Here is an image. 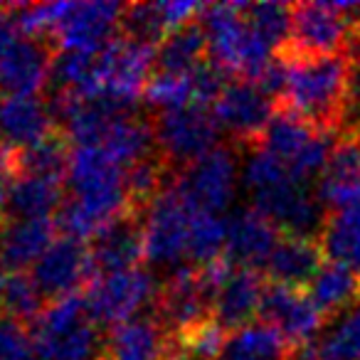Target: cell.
<instances>
[{"mask_svg": "<svg viewBox=\"0 0 360 360\" xmlns=\"http://www.w3.org/2000/svg\"><path fill=\"white\" fill-rule=\"evenodd\" d=\"M360 3H299L291 6V37L279 57L309 60V57L345 55L358 35Z\"/></svg>", "mask_w": 360, "mask_h": 360, "instance_id": "5", "label": "cell"}, {"mask_svg": "<svg viewBox=\"0 0 360 360\" xmlns=\"http://www.w3.org/2000/svg\"><path fill=\"white\" fill-rule=\"evenodd\" d=\"M309 296L326 319H333L360 296V274L348 266L326 262L309 284Z\"/></svg>", "mask_w": 360, "mask_h": 360, "instance_id": "31", "label": "cell"}, {"mask_svg": "<svg viewBox=\"0 0 360 360\" xmlns=\"http://www.w3.org/2000/svg\"><path fill=\"white\" fill-rule=\"evenodd\" d=\"M215 291L207 284L202 271L193 264H186L168 274L165 284H160L153 304V319L175 338L198 330L210 323Z\"/></svg>", "mask_w": 360, "mask_h": 360, "instance_id": "9", "label": "cell"}, {"mask_svg": "<svg viewBox=\"0 0 360 360\" xmlns=\"http://www.w3.org/2000/svg\"><path fill=\"white\" fill-rule=\"evenodd\" d=\"M158 289L160 286L155 284L153 271L136 266L119 274L94 276L84 289V296L94 323L116 328L126 321L139 319L141 311H146L148 306L153 309Z\"/></svg>", "mask_w": 360, "mask_h": 360, "instance_id": "10", "label": "cell"}, {"mask_svg": "<svg viewBox=\"0 0 360 360\" xmlns=\"http://www.w3.org/2000/svg\"><path fill=\"white\" fill-rule=\"evenodd\" d=\"M240 160L235 146H217L183 168L173 180L178 195L191 205L193 212H220L230 210L237 195Z\"/></svg>", "mask_w": 360, "mask_h": 360, "instance_id": "8", "label": "cell"}, {"mask_svg": "<svg viewBox=\"0 0 360 360\" xmlns=\"http://www.w3.org/2000/svg\"><path fill=\"white\" fill-rule=\"evenodd\" d=\"M279 227L255 207L237 210L227 222V252L225 257L235 266L264 269L274 247L279 245Z\"/></svg>", "mask_w": 360, "mask_h": 360, "instance_id": "21", "label": "cell"}, {"mask_svg": "<svg viewBox=\"0 0 360 360\" xmlns=\"http://www.w3.org/2000/svg\"><path fill=\"white\" fill-rule=\"evenodd\" d=\"M319 245L326 262L348 266L360 274V210L328 212Z\"/></svg>", "mask_w": 360, "mask_h": 360, "instance_id": "29", "label": "cell"}, {"mask_svg": "<svg viewBox=\"0 0 360 360\" xmlns=\"http://www.w3.org/2000/svg\"><path fill=\"white\" fill-rule=\"evenodd\" d=\"M6 279H8V274H6V264H3V259H0V291H3V286H6Z\"/></svg>", "mask_w": 360, "mask_h": 360, "instance_id": "41", "label": "cell"}, {"mask_svg": "<svg viewBox=\"0 0 360 360\" xmlns=\"http://www.w3.org/2000/svg\"><path fill=\"white\" fill-rule=\"evenodd\" d=\"M30 274L47 301L82 294V289H86L94 279L89 245L65 235L57 237V242L40 257Z\"/></svg>", "mask_w": 360, "mask_h": 360, "instance_id": "12", "label": "cell"}, {"mask_svg": "<svg viewBox=\"0 0 360 360\" xmlns=\"http://www.w3.org/2000/svg\"><path fill=\"white\" fill-rule=\"evenodd\" d=\"M146 106L158 111L183 109V106H200L198 96L195 70L191 72H153L143 94Z\"/></svg>", "mask_w": 360, "mask_h": 360, "instance_id": "32", "label": "cell"}, {"mask_svg": "<svg viewBox=\"0 0 360 360\" xmlns=\"http://www.w3.org/2000/svg\"><path fill=\"white\" fill-rule=\"evenodd\" d=\"M57 47L50 40L25 37L18 40L6 55L0 57V94L37 96L52 77Z\"/></svg>", "mask_w": 360, "mask_h": 360, "instance_id": "16", "label": "cell"}, {"mask_svg": "<svg viewBox=\"0 0 360 360\" xmlns=\"http://www.w3.org/2000/svg\"><path fill=\"white\" fill-rule=\"evenodd\" d=\"M119 35L143 42V45L158 47L160 40L168 35L158 3H131V6H124Z\"/></svg>", "mask_w": 360, "mask_h": 360, "instance_id": "37", "label": "cell"}, {"mask_svg": "<svg viewBox=\"0 0 360 360\" xmlns=\"http://www.w3.org/2000/svg\"><path fill=\"white\" fill-rule=\"evenodd\" d=\"M20 178L18 170V150L0 141V212L8 207V198L13 193L15 180Z\"/></svg>", "mask_w": 360, "mask_h": 360, "instance_id": "38", "label": "cell"}, {"mask_svg": "<svg viewBox=\"0 0 360 360\" xmlns=\"http://www.w3.org/2000/svg\"><path fill=\"white\" fill-rule=\"evenodd\" d=\"M72 146L62 131H55L47 139L37 141L30 148L18 150V170L20 175L52 180L67 186V173H70Z\"/></svg>", "mask_w": 360, "mask_h": 360, "instance_id": "30", "label": "cell"}, {"mask_svg": "<svg viewBox=\"0 0 360 360\" xmlns=\"http://www.w3.org/2000/svg\"><path fill=\"white\" fill-rule=\"evenodd\" d=\"M65 188L67 186H62V183L20 175L13 186L11 198H8V217L11 220L52 217V212H60V207L65 205Z\"/></svg>", "mask_w": 360, "mask_h": 360, "instance_id": "27", "label": "cell"}, {"mask_svg": "<svg viewBox=\"0 0 360 360\" xmlns=\"http://www.w3.org/2000/svg\"><path fill=\"white\" fill-rule=\"evenodd\" d=\"M13 6H3L0 8V57L6 55L13 45L18 42V27L13 22V13H11Z\"/></svg>", "mask_w": 360, "mask_h": 360, "instance_id": "39", "label": "cell"}, {"mask_svg": "<svg viewBox=\"0 0 360 360\" xmlns=\"http://www.w3.org/2000/svg\"><path fill=\"white\" fill-rule=\"evenodd\" d=\"M124 6L109 0L72 3L52 35V45L60 52H101L121 27Z\"/></svg>", "mask_w": 360, "mask_h": 360, "instance_id": "13", "label": "cell"}, {"mask_svg": "<svg viewBox=\"0 0 360 360\" xmlns=\"http://www.w3.org/2000/svg\"><path fill=\"white\" fill-rule=\"evenodd\" d=\"M319 348L330 360H360V296L326 321Z\"/></svg>", "mask_w": 360, "mask_h": 360, "instance_id": "33", "label": "cell"}, {"mask_svg": "<svg viewBox=\"0 0 360 360\" xmlns=\"http://www.w3.org/2000/svg\"><path fill=\"white\" fill-rule=\"evenodd\" d=\"M259 321L271 323L289 340L291 348H299V345L314 343L316 335L323 333L328 319L314 304L309 291L294 289V286L269 284L264 301H262Z\"/></svg>", "mask_w": 360, "mask_h": 360, "instance_id": "14", "label": "cell"}, {"mask_svg": "<svg viewBox=\"0 0 360 360\" xmlns=\"http://www.w3.org/2000/svg\"><path fill=\"white\" fill-rule=\"evenodd\" d=\"M0 8H3V6H0Z\"/></svg>", "mask_w": 360, "mask_h": 360, "instance_id": "43", "label": "cell"}, {"mask_svg": "<svg viewBox=\"0 0 360 360\" xmlns=\"http://www.w3.org/2000/svg\"><path fill=\"white\" fill-rule=\"evenodd\" d=\"M227 252V220L215 212H193L191 242H188V259L193 266L212 264L222 259Z\"/></svg>", "mask_w": 360, "mask_h": 360, "instance_id": "34", "label": "cell"}, {"mask_svg": "<svg viewBox=\"0 0 360 360\" xmlns=\"http://www.w3.org/2000/svg\"><path fill=\"white\" fill-rule=\"evenodd\" d=\"M245 15L259 37L276 52L286 47L291 37V6L284 3H245Z\"/></svg>", "mask_w": 360, "mask_h": 360, "instance_id": "36", "label": "cell"}, {"mask_svg": "<svg viewBox=\"0 0 360 360\" xmlns=\"http://www.w3.org/2000/svg\"><path fill=\"white\" fill-rule=\"evenodd\" d=\"M200 22L207 35V55L225 75L257 82L276 60V52L259 37L245 15V3H215L202 8Z\"/></svg>", "mask_w": 360, "mask_h": 360, "instance_id": "2", "label": "cell"}, {"mask_svg": "<svg viewBox=\"0 0 360 360\" xmlns=\"http://www.w3.org/2000/svg\"><path fill=\"white\" fill-rule=\"evenodd\" d=\"M284 60V57H281ZM289 79L279 106L316 131L340 134L348 106V75L350 55L309 57V60H286Z\"/></svg>", "mask_w": 360, "mask_h": 360, "instance_id": "1", "label": "cell"}, {"mask_svg": "<svg viewBox=\"0 0 360 360\" xmlns=\"http://www.w3.org/2000/svg\"><path fill=\"white\" fill-rule=\"evenodd\" d=\"M101 148L109 150V155L124 170H129L139 160L150 158L158 153L153 119H143L134 111H121L111 124Z\"/></svg>", "mask_w": 360, "mask_h": 360, "instance_id": "25", "label": "cell"}, {"mask_svg": "<svg viewBox=\"0 0 360 360\" xmlns=\"http://www.w3.org/2000/svg\"><path fill=\"white\" fill-rule=\"evenodd\" d=\"M266 279L259 269L250 266H235L230 279L220 286L212 306V319L222 330L242 328V326L255 323V319L262 311V301L266 294Z\"/></svg>", "mask_w": 360, "mask_h": 360, "instance_id": "20", "label": "cell"}, {"mask_svg": "<svg viewBox=\"0 0 360 360\" xmlns=\"http://www.w3.org/2000/svg\"><path fill=\"white\" fill-rule=\"evenodd\" d=\"M355 40H358V42H360V22H358V35H355Z\"/></svg>", "mask_w": 360, "mask_h": 360, "instance_id": "42", "label": "cell"}, {"mask_svg": "<svg viewBox=\"0 0 360 360\" xmlns=\"http://www.w3.org/2000/svg\"><path fill=\"white\" fill-rule=\"evenodd\" d=\"M291 350V343L274 326L255 321L227 333L220 360H289Z\"/></svg>", "mask_w": 360, "mask_h": 360, "instance_id": "26", "label": "cell"}, {"mask_svg": "<svg viewBox=\"0 0 360 360\" xmlns=\"http://www.w3.org/2000/svg\"><path fill=\"white\" fill-rule=\"evenodd\" d=\"M94 276L136 269L143 259V215L129 212L89 242Z\"/></svg>", "mask_w": 360, "mask_h": 360, "instance_id": "19", "label": "cell"}, {"mask_svg": "<svg viewBox=\"0 0 360 360\" xmlns=\"http://www.w3.org/2000/svg\"><path fill=\"white\" fill-rule=\"evenodd\" d=\"M289 360H330V358L319 348V343H309V345H299V348L291 350Z\"/></svg>", "mask_w": 360, "mask_h": 360, "instance_id": "40", "label": "cell"}, {"mask_svg": "<svg viewBox=\"0 0 360 360\" xmlns=\"http://www.w3.org/2000/svg\"><path fill=\"white\" fill-rule=\"evenodd\" d=\"M276 106L279 104L269 99L255 82L230 79L212 104V116L220 131H225L235 143L250 148L259 143L262 134L274 119Z\"/></svg>", "mask_w": 360, "mask_h": 360, "instance_id": "11", "label": "cell"}, {"mask_svg": "<svg viewBox=\"0 0 360 360\" xmlns=\"http://www.w3.org/2000/svg\"><path fill=\"white\" fill-rule=\"evenodd\" d=\"M35 360H104L106 335L89 316L84 294L50 301L32 323Z\"/></svg>", "mask_w": 360, "mask_h": 360, "instance_id": "3", "label": "cell"}, {"mask_svg": "<svg viewBox=\"0 0 360 360\" xmlns=\"http://www.w3.org/2000/svg\"><path fill=\"white\" fill-rule=\"evenodd\" d=\"M153 70V45H143V42L116 35L96 55L94 72H91L86 86L79 91V96L86 101H106L116 109L131 111L136 101L143 99Z\"/></svg>", "mask_w": 360, "mask_h": 360, "instance_id": "4", "label": "cell"}, {"mask_svg": "<svg viewBox=\"0 0 360 360\" xmlns=\"http://www.w3.org/2000/svg\"><path fill=\"white\" fill-rule=\"evenodd\" d=\"M47 309V299L37 289L30 271H13L0 291V311L20 323H35Z\"/></svg>", "mask_w": 360, "mask_h": 360, "instance_id": "35", "label": "cell"}, {"mask_svg": "<svg viewBox=\"0 0 360 360\" xmlns=\"http://www.w3.org/2000/svg\"><path fill=\"white\" fill-rule=\"evenodd\" d=\"M207 35L202 22L178 27L155 47V72H191L207 62Z\"/></svg>", "mask_w": 360, "mask_h": 360, "instance_id": "28", "label": "cell"}, {"mask_svg": "<svg viewBox=\"0 0 360 360\" xmlns=\"http://www.w3.org/2000/svg\"><path fill=\"white\" fill-rule=\"evenodd\" d=\"M104 360H183V355L178 338L153 316H139L111 328Z\"/></svg>", "mask_w": 360, "mask_h": 360, "instance_id": "17", "label": "cell"}, {"mask_svg": "<svg viewBox=\"0 0 360 360\" xmlns=\"http://www.w3.org/2000/svg\"><path fill=\"white\" fill-rule=\"evenodd\" d=\"M316 195L328 212L360 210V139L340 134L319 178Z\"/></svg>", "mask_w": 360, "mask_h": 360, "instance_id": "18", "label": "cell"}, {"mask_svg": "<svg viewBox=\"0 0 360 360\" xmlns=\"http://www.w3.org/2000/svg\"><path fill=\"white\" fill-rule=\"evenodd\" d=\"M323 259L326 257L319 240L284 235L279 240V245L274 247V252H271L269 262H266L264 276L271 284L304 289V286H309L314 281L321 266L326 264Z\"/></svg>", "mask_w": 360, "mask_h": 360, "instance_id": "23", "label": "cell"}, {"mask_svg": "<svg viewBox=\"0 0 360 360\" xmlns=\"http://www.w3.org/2000/svg\"><path fill=\"white\" fill-rule=\"evenodd\" d=\"M55 131L60 129L52 119L50 104L40 96H11L0 101V141L11 148H30Z\"/></svg>", "mask_w": 360, "mask_h": 360, "instance_id": "22", "label": "cell"}, {"mask_svg": "<svg viewBox=\"0 0 360 360\" xmlns=\"http://www.w3.org/2000/svg\"><path fill=\"white\" fill-rule=\"evenodd\" d=\"M158 155L168 163L175 175L205 153L215 150L220 126L205 106H183V109L158 111L153 119Z\"/></svg>", "mask_w": 360, "mask_h": 360, "instance_id": "7", "label": "cell"}, {"mask_svg": "<svg viewBox=\"0 0 360 360\" xmlns=\"http://www.w3.org/2000/svg\"><path fill=\"white\" fill-rule=\"evenodd\" d=\"M143 259L150 269H175L186 266L188 242H191L193 210L173 186L163 191L143 212Z\"/></svg>", "mask_w": 360, "mask_h": 360, "instance_id": "6", "label": "cell"}, {"mask_svg": "<svg viewBox=\"0 0 360 360\" xmlns=\"http://www.w3.org/2000/svg\"><path fill=\"white\" fill-rule=\"evenodd\" d=\"M55 217H40V220H11L0 232V259L6 269L25 271L35 266L40 257L57 242Z\"/></svg>", "mask_w": 360, "mask_h": 360, "instance_id": "24", "label": "cell"}, {"mask_svg": "<svg viewBox=\"0 0 360 360\" xmlns=\"http://www.w3.org/2000/svg\"><path fill=\"white\" fill-rule=\"evenodd\" d=\"M67 191L72 198L131 202L126 170L101 146H72Z\"/></svg>", "mask_w": 360, "mask_h": 360, "instance_id": "15", "label": "cell"}]
</instances>
